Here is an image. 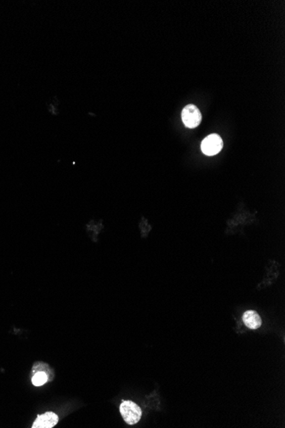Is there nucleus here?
<instances>
[{"label": "nucleus", "instance_id": "f257e3e1", "mask_svg": "<svg viewBox=\"0 0 285 428\" xmlns=\"http://www.w3.org/2000/svg\"><path fill=\"white\" fill-rule=\"evenodd\" d=\"M120 412L123 420L129 425H134L138 422L142 416V410L139 406L132 401H124L120 406Z\"/></svg>", "mask_w": 285, "mask_h": 428}, {"label": "nucleus", "instance_id": "f03ea898", "mask_svg": "<svg viewBox=\"0 0 285 428\" xmlns=\"http://www.w3.org/2000/svg\"><path fill=\"white\" fill-rule=\"evenodd\" d=\"M181 117L184 126L189 128L198 127L203 118L200 110L195 105H186L182 111Z\"/></svg>", "mask_w": 285, "mask_h": 428}, {"label": "nucleus", "instance_id": "7ed1b4c3", "mask_svg": "<svg viewBox=\"0 0 285 428\" xmlns=\"http://www.w3.org/2000/svg\"><path fill=\"white\" fill-rule=\"evenodd\" d=\"M223 148V140L217 133H212L207 136L201 144V150L207 156L217 155Z\"/></svg>", "mask_w": 285, "mask_h": 428}, {"label": "nucleus", "instance_id": "20e7f679", "mask_svg": "<svg viewBox=\"0 0 285 428\" xmlns=\"http://www.w3.org/2000/svg\"><path fill=\"white\" fill-rule=\"evenodd\" d=\"M58 422V416L53 412L39 414L33 422V428H53Z\"/></svg>", "mask_w": 285, "mask_h": 428}, {"label": "nucleus", "instance_id": "39448f33", "mask_svg": "<svg viewBox=\"0 0 285 428\" xmlns=\"http://www.w3.org/2000/svg\"><path fill=\"white\" fill-rule=\"evenodd\" d=\"M244 324L250 329H257L261 326V318L255 310H248L243 315Z\"/></svg>", "mask_w": 285, "mask_h": 428}, {"label": "nucleus", "instance_id": "423d86ee", "mask_svg": "<svg viewBox=\"0 0 285 428\" xmlns=\"http://www.w3.org/2000/svg\"><path fill=\"white\" fill-rule=\"evenodd\" d=\"M47 381H48V376L44 372H38L32 378V383L35 387L43 386L46 383Z\"/></svg>", "mask_w": 285, "mask_h": 428}]
</instances>
